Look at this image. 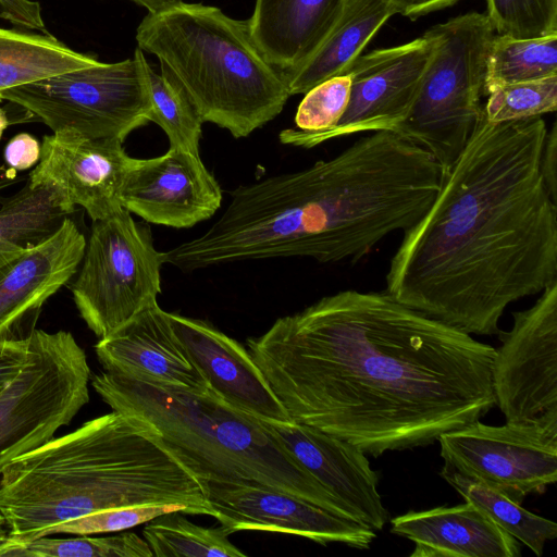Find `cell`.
<instances>
[{"label": "cell", "instance_id": "34", "mask_svg": "<svg viewBox=\"0 0 557 557\" xmlns=\"http://www.w3.org/2000/svg\"><path fill=\"white\" fill-rule=\"evenodd\" d=\"M350 86V75L346 73L309 89L297 108L295 128L306 133H321L333 128L346 111Z\"/></svg>", "mask_w": 557, "mask_h": 557}, {"label": "cell", "instance_id": "8", "mask_svg": "<svg viewBox=\"0 0 557 557\" xmlns=\"http://www.w3.org/2000/svg\"><path fill=\"white\" fill-rule=\"evenodd\" d=\"M146 58L100 62L8 89L1 99L25 109L53 133L73 131L87 138L124 140L149 122Z\"/></svg>", "mask_w": 557, "mask_h": 557}, {"label": "cell", "instance_id": "28", "mask_svg": "<svg viewBox=\"0 0 557 557\" xmlns=\"http://www.w3.org/2000/svg\"><path fill=\"white\" fill-rule=\"evenodd\" d=\"M182 511L164 513L147 522L143 535L157 557H245L230 540V531L205 528L187 520Z\"/></svg>", "mask_w": 557, "mask_h": 557}, {"label": "cell", "instance_id": "23", "mask_svg": "<svg viewBox=\"0 0 557 557\" xmlns=\"http://www.w3.org/2000/svg\"><path fill=\"white\" fill-rule=\"evenodd\" d=\"M396 14L388 0H348L330 34L299 66L282 71L290 96L346 74L369 41Z\"/></svg>", "mask_w": 557, "mask_h": 557}, {"label": "cell", "instance_id": "25", "mask_svg": "<svg viewBox=\"0 0 557 557\" xmlns=\"http://www.w3.org/2000/svg\"><path fill=\"white\" fill-rule=\"evenodd\" d=\"M72 212L55 188L27 180L1 202L0 260L46 239Z\"/></svg>", "mask_w": 557, "mask_h": 557}, {"label": "cell", "instance_id": "29", "mask_svg": "<svg viewBox=\"0 0 557 557\" xmlns=\"http://www.w3.org/2000/svg\"><path fill=\"white\" fill-rule=\"evenodd\" d=\"M150 96L149 121L166 134L170 148L199 154V140L203 123L199 113L182 88L168 76L157 73L145 63Z\"/></svg>", "mask_w": 557, "mask_h": 557}, {"label": "cell", "instance_id": "14", "mask_svg": "<svg viewBox=\"0 0 557 557\" xmlns=\"http://www.w3.org/2000/svg\"><path fill=\"white\" fill-rule=\"evenodd\" d=\"M201 487L212 517L231 534L244 530L284 533L358 549H368L376 537L374 530L360 522L274 488L212 481Z\"/></svg>", "mask_w": 557, "mask_h": 557}, {"label": "cell", "instance_id": "3", "mask_svg": "<svg viewBox=\"0 0 557 557\" xmlns=\"http://www.w3.org/2000/svg\"><path fill=\"white\" fill-rule=\"evenodd\" d=\"M441 181L425 149L395 132H374L331 159L237 187L221 216L163 252V262L185 272L278 257L356 262L412 226Z\"/></svg>", "mask_w": 557, "mask_h": 557}, {"label": "cell", "instance_id": "16", "mask_svg": "<svg viewBox=\"0 0 557 557\" xmlns=\"http://www.w3.org/2000/svg\"><path fill=\"white\" fill-rule=\"evenodd\" d=\"M221 202V187L199 154L176 148L156 158H133L121 195L131 213L176 228L208 220Z\"/></svg>", "mask_w": 557, "mask_h": 557}, {"label": "cell", "instance_id": "11", "mask_svg": "<svg viewBox=\"0 0 557 557\" xmlns=\"http://www.w3.org/2000/svg\"><path fill=\"white\" fill-rule=\"evenodd\" d=\"M492 361L495 405L509 423L557 429V281L530 308L512 313Z\"/></svg>", "mask_w": 557, "mask_h": 557}, {"label": "cell", "instance_id": "6", "mask_svg": "<svg viewBox=\"0 0 557 557\" xmlns=\"http://www.w3.org/2000/svg\"><path fill=\"white\" fill-rule=\"evenodd\" d=\"M138 48L157 57L203 122L249 136L283 110L290 97L284 74L255 45L248 20L216 7L181 2L148 13L136 30Z\"/></svg>", "mask_w": 557, "mask_h": 557}, {"label": "cell", "instance_id": "5", "mask_svg": "<svg viewBox=\"0 0 557 557\" xmlns=\"http://www.w3.org/2000/svg\"><path fill=\"white\" fill-rule=\"evenodd\" d=\"M91 385L112 410L135 414L202 485H261L284 492L348 520L357 516L326 490L274 436L261 418L209 389L165 388L103 371Z\"/></svg>", "mask_w": 557, "mask_h": 557}, {"label": "cell", "instance_id": "15", "mask_svg": "<svg viewBox=\"0 0 557 557\" xmlns=\"http://www.w3.org/2000/svg\"><path fill=\"white\" fill-rule=\"evenodd\" d=\"M122 144L69 129L46 135L28 181L55 188L69 209L84 208L91 221L106 219L123 208L121 195L133 158Z\"/></svg>", "mask_w": 557, "mask_h": 557}, {"label": "cell", "instance_id": "41", "mask_svg": "<svg viewBox=\"0 0 557 557\" xmlns=\"http://www.w3.org/2000/svg\"><path fill=\"white\" fill-rule=\"evenodd\" d=\"M15 545L11 537L10 527L4 515L0 511V557H4L8 549Z\"/></svg>", "mask_w": 557, "mask_h": 557}, {"label": "cell", "instance_id": "13", "mask_svg": "<svg viewBox=\"0 0 557 557\" xmlns=\"http://www.w3.org/2000/svg\"><path fill=\"white\" fill-rule=\"evenodd\" d=\"M433 49L426 30L409 42L361 54L347 72L350 96L339 122L321 133L286 128L278 135L281 143L312 148L359 133L394 132L413 106Z\"/></svg>", "mask_w": 557, "mask_h": 557}, {"label": "cell", "instance_id": "30", "mask_svg": "<svg viewBox=\"0 0 557 557\" xmlns=\"http://www.w3.org/2000/svg\"><path fill=\"white\" fill-rule=\"evenodd\" d=\"M145 539L134 532L108 537H38L15 544L4 557H152Z\"/></svg>", "mask_w": 557, "mask_h": 557}, {"label": "cell", "instance_id": "1", "mask_svg": "<svg viewBox=\"0 0 557 557\" xmlns=\"http://www.w3.org/2000/svg\"><path fill=\"white\" fill-rule=\"evenodd\" d=\"M247 346L294 422L374 457L428 446L495 406V348L386 290L325 296Z\"/></svg>", "mask_w": 557, "mask_h": 557}, {"label": "cell", "instance_id": "18", "mask_svg": "<svg viewBox=\"0 0 557 557\" xmlns=\"http://www.w3.org/2000/svg\"><path fill=\"white\" fill-rule=\"evenodd\" d=\"M274 436L358 520L381 531L388 518L377 491L379 476L357 446L317 428L262 419Z\"/></svg>", "mask_w": 557, "mask_h": 557}, {"label": "cell", "instance_id": "31", "mask_svg": "<svg viewBox=\"0 0 557 557\" xmlns=\"http://www.w3.org/2000/svg\"><path fill=\"white\" fill-rule=\"evenodd\" d=\"M486 96L483 116L487 122L539 117L557 109V76L504 85Z\"/></svg>", "mask_w": 557, "mask_h": 557}, {"label": "cell", "instance_id": "21", "mask_svg": "<svg viewBox=\"0 0 557 557\" xmlns=\"http://www.w3.org/2000/svg\"><path fill=\"white\" fill-rule=\"evenodd\" d=\"M391 532L414 543L410 557H519L520 543L470 503L410 510Z\"/></svg>", "mask_w": 557, "mask_h": 557}, {"label": "cell", "instance_id": "19", "mask_svg": "<svg viewBox=\"0 0 557 557\" xmlns=\"http://www.w3.org/2000/svg\"><path fill=\"white\" fill-rule=\"evenodd\" d=\"M171 326L209 388L258 418L293 422L250 354L235 339L198 319L169 312Z\"/></svg>", "mask_w": 557, "mask_h": 557}, {"label": "cell", "instance_id": "40", "mask_svg": "<svg viewBox=\"0 0 557 557\" xmlns=\"http://www.w3.org/2000/svg\"><path fill=\"white\" fill-rule=\"evenodd\" d=\"M138 5L148 10V13H159L174 5L180 4L183 0H131Z\"/></svg>", "mask_w": 557, "mask_h": 557}, {"label": "cell", "instance_id": "12", "mask_svg": "<svg viewBox=\"0 0 557 557\" xmlns=\"http://www.w3.org/2000/svg\"><path fill=\"white\" fill-rule=\"evenodd\" d=\"M437 441L444 468L518 504L557 481V429L509 422L494 426L476 420Z\"/></svg>", "mask_w": 557, "mask_h": 557}, {"label": "cell", "instance_id": "10", "mask_svg": "<svg viewBox=\"0 0 557 557\" xmlns=\"http://www.w3.org/2000/svg\"><path fill=\"white\" fill-rule=\"evenodd\" d=\"M89 380L87 356L72 333L34 331L23 369L0 393V475L72 422L89 401Z\"/></svg>", "mask_w": 557, "mask_h": 557}, {"label": "cell", "instance_id": "20", "mask_svg": "<svg viewBox=\"0 0 557 557\" xmlns=\"http://www.w3.org/2000/svg\"><path fill=\"white\" fill-rule=\"evenodd\" d=\"M95 351L103 370L111 373L165 388L210 389L177 339L169 312L158 304L99 338Z\"/></svg>", "mask_w": 557, "mask_h": 557}, {"label": "cell", "instance_id": "24", "mask_svg": "<svg viewBox=\"0 0 557 557\" xmlns=\"http://www.w3.org/2000/svg\"><path fill=\"white\" fill-rule=\"evenodd\" d=\"M50 34L0 27V101L3 91L44 78L99 64Z\"/></svg>", "mask_w": 557, "mask_h": 557}, {"label": "cell", "instance_id": "32", "mask_svg": "<svg viewBox=\"0 0 557 557\" xmlns=\"http://www.w3.org/2000/svg\"><path fill=\"white\" fill-rule=\"evenodd\" d=\"M495 34L518 39L557 35V0H485Z\"/></svg>", "mask_w": 557, "mask_h": 557}, {"label": "cell", "instance_id": "38", "mask_svg": "<svg viewBox=\"0 0 557 557\" xmlns=\"http://www.w3.org/2000/svg\"><path fill=\"white\" fill-rule=\"evenodd\" d=\"M542 174L544 182L553 196L557 200V129L556 125L547 132L542 160Z\"/></svg>", "mask_w": 557, "mask_h": 557}, {"label": "cell", "instance_id": "39", "mask_svg": "<svg viewBox=\"0 0 557 557\" xmlns=\"http://www.w3.org/2000/svg\"><path fill=\"white\" fill-rule=\"evenodd\" d=\"M396 14L399 13L409 18H417L432 12L441 11L454 5L460 0H388Z\"/></svg>", "mask_w": 557, "mask_h": 557}, {"label": "cell", "instance_id": "9", "mask_svg": "<svg viewBox=\"0 0 557 557\" xmlns=\"http://www.w3.org/2000/svg\"><path fill=\"white\" fill-rule=\"evenodd\" d=\"M163 252L147 224L122 208L92 221L83 259L71 285L79 315L103 338L145 309L161 292Z\"/></svg>", "mask_w": 557, "mask_h": 557}, {"label": "cell", "instance_id": "26", "mask_svg": "<svg viewBox=\"0 0 557 557\" xmlns=\"http://www.w3.org/2000/svg\"><path fill=\"white\" fill-rule=\"evenodd\" d=\"M441 475L467 503L480 509L536 556H542L547 541L557 537V524L554 521L524 509L521 504L491 487L444 467Z\"/></svg>", "mask_w": 557, "mask_h": 557}, {"label": "cell", "instance_id": "7", "mask_svg": "<svg viewBox=\"0 0 557 557\" xmlns=\"http://www.w3.org/2000/svg\"><path fill=\"white\" fill-rule=\"evenodd\" d=\"M434 49L417 98L394 131L425 149L442 176L483 114L486 57L495 30L485 13L469 12L429 30Z\"/></svg>", "mask_w": 557, "mask_h": 557}, {"label": "cell", "instance_id": "35", "mask_svg": "<svg viewBox=\"0 0 557 557\" xmlns=\"http://www.w3.org/2000/svg\"><path fill=\"white\" fill-rule=\"evenodd\" d=\"M41 154V144L28 133L13 136L3 151L5 166L15 172L29 170L38 163Z\"/></svg>", "mask_w": 557, "mask_h": 557}, {"label": "cell", "instance_id": "27", "mask_svg": "<svg viewBox=\"0 0 557 557\" xmlns=\"http://www.w3.org/2000/svg\"><path fill=\"white\" fill-rule=\"evenodd\" d=\"M552 76H557V35L518 39L495 34L486 57L483 95Z\"/></svg>", "mask_w": 557, "mask_h": 557}, {"label": "cell", "instance_id": "33", "mask_svg": "<svg viewBox=\"0 0 557 557\" xmlns=\"http://www.w3.org/2000/svg\"><path fill=\"white\" fill-rule=\"evenodd\" d=\"M174 511L189 513L188 508L182 504H151L109 508L50 525L41 530L36 539L53 534L89 535L124 531Z\"/></svg>", "mask_w": 557, "mask_h": 557}, {"label": "cell", "instance_id": "37", "mask_svg": "<svg viewBox=\"0 0 557 557\" xmlns=\"http://www.w3.org/2000/svg\"><path fill=\"white\" fill-rule=\"evenodd\" d=\"M29 338L0 342V393L17 376L28 354Z\"/></svg>", "mask_w": 557, "mask_h": 557}, {"label": "cell", "instance_id": "36", "mask_svg": "<svg viewBox=\"0 0 557 557\" xmlns=\"http://www.w3.org/2000/svg\"><path fill=\"white\" fill-rule=\"evenodd\" d=\"M1 15L13 25L49 34L40 3L33 0H0Z\"/></svg>", "mask_w": 557, "mask_h": 557}, {"label": "cell", "instance_id": "43", "mask_svg": "<svg viewBox=\"0 0 557 557\" xmlns=\"http://www.w3.org/2000/svg\"><path fill=\"white\" fill-rule=\"evenodd\" d=\"M3 165H0V170L2 169Z\"/></svg>", "mask_w": 557, "mask_h": 557}, {"label": "cell", "instance_id": "17", "mask_svg": "<svg viewBox=\"0 0 557 557\" xmlns=\"http://www.w3.org/2000/svg\"><path fill=\"white\" fill-rule=\"evenodd\" d=\"M85 247L66 218L46 239L0 260V342L32 336L46 301L76 274Z\"/></svg>", "mask_w": 557, "mask_h": 557}, {"label": "cell", "instance_id": "22", "mask_svg": "<svg viewBox=\"0 0 557 557\" xmlns=\"http://www.w3.org/2000/svg\"><path fill=\"white\" fill-rule=\"evenodd\" d=\"M348 0H256L251 38L276 69L302 64L324 41Z\"/></svg>", "mask_w": 557, "mask_h": 557}, {"label": "cell", "instance_id": "4", "mask_svg": "<svg viewBox=\"0 0 557 557\" xmlns=\"http://www.w3.org/2000/svg\"><path fill=\"white\" fill-rule=\"evenodd\" d=\"M182 504L212 517L200 483L144 419L112 410L14 458L0 475V511L15 544L95 511Z\"/></svg>", "mask_w": 557, "mask_h": 557}, {"label": "cell", "instance_id": "2", "mask_svg": "<svg viewBox=\"0 0 557 557\" xmlns=\"http://www.w3.org/2000/svg\"><path fill=\"white\" fill-rule=\"evenodd\" d=\"M539 117L483 114L425 213L391 259L386 292L475 335H497L505 310L557 281V206L542 174Z\"/></svg>", "mask_w": 557, "mask_h": 557}, {"label": "cell", "instance_id": "42", "mask_svg": "<svg viewBox=\"0 0 557 557\" xmlns=\"http://www.w3.org/2000/svg\"><path fill=\"white\" fill-rule=\"evenodd\" d=\"M9 126V119L3 109L0 108V139L4 129Z\"/></svg>", "mask_w": 557, "mask_h": 557}]
</instances>
